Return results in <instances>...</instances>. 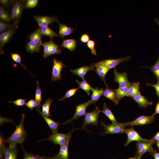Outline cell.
I'll return each mask as SVG.
<instances>
[{"label": "cell", "instance_id": "52a82bcc", "mask_svg": "<svg viewBox=\"0 0 159 159\" xmlns=\"http://www.w3.org/2000/svg\"><path fill=\"white\" fill-rule=\"evenodd\" d=\"M53 65L52 72L51 81H54L61 79V71L66 66L63 62L55 58L53 60Z\"/></svg>", "mask_w": 159, "mask_h": 159}, {"label": "cell", "instance_id": "be15d7a7", "mask_svg": "<svg viewBox=\"0 0 159 159\" xmlns=\"http://www.w3.org/2000/svg\"></svg>", "mask_w": 159, "mask_h": 159}, {"label": "cell", "instance_id": "603a6c76", "mask_svg": "<svg viewBox=\"0 0 159 159\" xmlns=\"http://www.w3.org/2000/svg\"><path fill=\"white\" fill-rule=\"evenodd\" d=\"M132 84V82L128 86L125 87H119L118 88L114 90L116 95L117 99L119 101L123 97L127 96L129 89Z\"/></svg>", "mask_w": 159, "mask_h": 159}, {"label": "cell", "instance_id": "7dc6e473", "mask_svg": "<svg viewBox=\"0 0 159 159\" xmlns=\"http://www.w3.org/2000/svg\"><path fill=\"white\" fill-rule=\"evenodd\" d=\"M90 37L87 34H83L82 35L80 38V42L82 43H87L89 40Z\"/></svg>", "mask_w": 159, "mask_h": 159}, {"label": "cell", "instance_id": "8fae6325", "mask_svg": "<svg viewBox=\"0 0 159 159\" xmlns=\"http://www.w3.org/2000/svg\"><path fill=\"white\" fill-rule=\"evenodd\" d=\"M154 115L149 116L141 115L134 120L127 122L128 126L144 125L152 123L154 120Z\"/></svg>", "mask_w": 159, "mask_h": 159}, {"label": "cell", "instance_id": "9a60e30c", "mask_svg": "<svg viewBox=\"0 0 159 159\" xmlns=\"http://www.w3.org/2000/svg\"><path fill=\"white\" fill-rule=\"evenodd\" d=\"M95 70L91 65L90 66H87L84 65L77 69H71L70 71L73 74L77 75L84 80L85 79L84 76L90 70L95 71Z\"/></svg>", "mask_w": 159, "mask_h": 159}, {"label": "cell", "instance_id": "ba28073f", "mask_svg": "<svg viewBox=\"0 0 159 159\" xmlns=\"http://www.w3.org/2000/svg\"><path fill=\"white\" fill-rule=\"evenodd\" d=\"M127 135V140L125 144V146H127L132 141L138 142L147 141L148 140L143 138L132 126L130 128H125L124 132Z\"/></svg>", "mask_w": 159, "mask_h": 159}, {"label": "cell", "instance_id": "db71d44e", "mask_svg": "<svg viewBox=\"0 0 159 159\" xmlns=\"http://www.w3.org/2000/svg\"><path fill=\"white\" fill-rule=\"evenodd\" d=\"M9 1L8 0H0V3L2 4L7 5L9 3Z\"/></svg>", "mask_w": 159, "mask_h": 159}, {"label": "cell", "instance_id": "5bb4252c", "mask_svg": "<svg viewBox=\"0 0 159 159\" xmlns=\"http://www.w3.org/2000/svg\"><path fill=\"white\" fill-rule=\"evenodd\" d=\"M36 109L46 121L49 127L52 130V133L57 132L59 127L60 125L59 122L55 121L49 117H46L43 115L42 114L39 108H37Z\"/></svg>", "mask_w": 159, "mask_h": 159}, {"label": "cell", "instance_id": "3957f363", "mask_svg": "<svg viewBox=\"0 0 159 159\" xmlns=\"http://www.w3.org/2000/svg\"><path fill=\"white\" fill-rule=\"evenodd\" d=\"M101 124L103 126L105 131L100 134L102 135L108 134H115L122 133L124 132L125 127L128 126L127 123H112L107 125L101 122Z\"/></svg>", "mask_w": 159, "mask_h": 159}, {"label": "cell", "instance_id": "6da1fadb", "mask_svg": "<svg viewBox=\"0 0 159 159\" xmlns=\"http://www.w3.org/2000/svg\"><path fill=\"white\" fill-rule=\"evenodd\" d=\"M25 115L22 114L20 123L16 125V129L13 133L6 140V142L9 145V147L14 148L18 144H22L24 141L26 134L24 126Z\"/></svg>", "mask_w": 159, "mask_h": 159}, {"label": "cell", "instance_id": "44dd1931", "mask_svg": "<svg viewBox=\"0 0 159 159\" xmlns=\"http://www.w3.org/2000/svg\"><path fill=\"white\" fill-rule=\"evenodd\" d=\"M102 95L113 101L116 105H118L119 101L117 99L114 90L106 88L103 90Z\"/></svg>", "mask_w": 159, "mask_h": 159}, {"label": "cell", "instance_id": "7bdbcfd3", "mask_svg": "<svg viewBox=\"0 0 159 159\" xmlns=\"http://www.w3.org/2000/svg\"><path fill=\"white\" fill-rule=\"evenodd\" d=\"M25 105L29 109L32 110L34 107H38V105L35 100L31 99L25 104Z\"/></svg>", "mask_w": 159, "mask_h": 159}, {"label": "cell", "instance_id": "c3c4849f", "mask_svg": "<svg viewBox=\"0 0 159 159\" xmlns=\"http://www.w3.org/2000/svg\"><path fill=\"white\" fill-rule=\"evenodd\" d=\"M146 85L153 87L155 90L156 95L159 97V81H157V83L155 84L147 83Z\"/></svg>", "mask_w": 159, "mask_h": 159}, {"label": "cell", "instance_id": "91938a15", "mask_svg": "<svg viewBox=\"0 0 159 159\" xmlns=\"http://www.w3.org/2000/svg\"><path fill=\"white\" fill-rule=\"evenodd\" d=\"M138 157V155H136L135 156L133 157L127 159H137Z\"/></svg>", "mask_w": 159, "mask_h": 159}, {"label": "cell", "instance_id": "4dcf8cb0", "mask_svg": "<svg viewBox=\"0 0 159 159\" xmlns=\"http://www.w3.org/2000/svg\"><path fill=\"white\" fill-rule=\"evenodd\" d=\"M69 141L60 146L59 152L57 154L63 159H69L68 158V145Z\"/></svg>", "mask_w": 159, "mask_h": 159}, {"label": "cell", "instance_id": "ffe728a7", "mask_svg": "<svg viewBox=\"0 0 159 159\" xmlns=\"http://www.w3.org/2000/svg\"><path fill=\"white\" fill-rule=\"evenodd\" d=\"M95 68L96 69L95 70V71L103 81L107 88L108 86L106 83L105 77L107 73L110 69L102 65L97 66Z\"/></svg>", "mask_w": 159, "mask_h": 159}, {"label": "cell", "instance_id": "f546056e", "mask_svg": "<svg viewBox=\"0 0 159 159\" xmlns=\"http://www.w3.org/2000/svg\"><path fill=\"white\" fill-rule=\"evenodd\" d=\"M76 82L79 85V88L84 90L88 96L90 94V91L91 90L92 87H91L85 79L82 81H80L76 80Z\"/></svg>", "mask_w": 159, "mask_h": 159}, {"label": "cell", "instance_id": "9f6ffc18", "mask_svg": "<svg viewBox=\"0 0 159 159\" xmlns=\"http://www.w3.org/2000/svg\"><path fill=\"white\" fill-rule=\"evenodd\" d=\"M49 157L45 156H38L37 159H50Z\"/></svg>", "mask_w": 159, "mask_h": 159}, {"label": "cell", "instance_id": "ac0fdd59", "mask_svg": "<svg viewBox=\"0 0 159 159\" xmlns=\"http://www.w3.org/2000/svg\"><path fill=\"white\" fill-rule=\"evenodd\" d=\"M59 25V33L60 37L62 38L73 33L74 29L63 24L58 23Z\"/></svg>", "mask_w": 159, "mask_h": 159}, {"label": "cell", "instance_id": "9c48e42d", "mask_svg": "<svg viewBox=\"0 0 159 159\" xmlns=\"http://www.w3.org/2000/svg\"><path fill=\"white\" fill-rule=\"evenodd\" d=\"M90 101L91 100H89L87 102L77 105L75 108V112L73 117L71 119L62 123V124L65 125L69 123L72 121L78 119L79 117L85 115L87 113L86 112L87 107L90 105Z\"/></svg>", "mask_w": 159, "mask_h": 159}, {"label": "cell", "instance_id": "8992f818", "mask_svg": "<svg viewBox=\"0 0 159 159\" xmlns=\"http://www.w3.org/2000/svg\"><path fill=\"white\" fill-rule=\"evenodd\" d=\"M154 143L151 139L147 141L137 142L136 144L137 148L136 155L142 157L146 152L151 153L154 150L153 145Z\"/></svg>", "mask_w": 159, "mask_h": 159}, {"label": "cell", "instance_id": "1f68e13d", "mask_svg": "<svg viewBox=\"0 0 159 159\" xmlns=\"http://www.w3.org/2000/svg\"><path fill=\"white\" fill-rule=\"evenodd\" d=\"M39 47L34 42L30 40L27 42L26 50L28 52L30 53L39 52Z\"/></svg>", "mask_w": 159, "mask_h": 159}, {"label": "cell", "instance_id": "94428289", "mask_svg": "<svg viewBox=\"0 0 159 159\" xmlns=\"http://www.w3.org/2000/svg\"><path fill=\"white\" fill-rule=\"evenodd\" d=\"M156 145L157 147V148H158L159 150V140L157 141L156 142Z\"/></svg>", "mask_w": 159, "mask_h": 159}, {"label": "cell", "instance_id": "83f0119b", "mask_svg": "<svg viewBox=\"0 0 159 159\" xmlns=\"http://www.w3.org/2000/svg\"><path fill=\"white\" fill-rule=\"evenodd\" d=\"M101 112L103 113L110 120L112 123L117 124L118 123L116 120L114 115L111 110L107 106L105 102L103 105V110Z\"/></svg>", "mask_w": 159, "mask_h": 159}, {"label": "cell", "instance_id": "5b68a950", "mask_svg": "<svg viewBox=\"0 0 159 159\" xmlns=\"http://www.w3.org/2000/svg\"><path fill=\"white\" fill-rule=\"evenodd\" d=\"M95 107L96 109L94 110L87 113L85 115L84 123L80 129H86L87 126L90 124L96 126L97 125L99 114L101 110L96 106Z\"/></svg>", "mask_w": 159, "mask_h": 159}, {"label": "cell", "instance_id": "7c38bea8", "mask_svg": "<svg viewBox=\"0 0 159 159\" xmlns=\"http://www.w3.org/2000/svg\"><path fill=\"white\" fill-rule=\"evenodd\" d=\"M23 5L21 1H16L14 5L11 14L10 18L14 20V23H18V20L19 19L23 8Z\"/></svg>", "mask_w": 159, "mask_h": 159}, {"label": "cell", "instance_id": "bcb514c9", "mask_svg": "<svg viewBox=\"0 0 159 159\" xmlns=\"http://www.w3.org/2000/svg\"><path fill=\"white\" fill-rule=\"evenodd\" d=\"M38 1V0H28L26 1V6L28 8L34 7L37 5Z\"/></svg>", "mask_w": 159, "mask_h": 159}, {"label": "cell", "instance_id": "681fc988", "mask_svg": "<svg viewBox=\"0 0 159 159\" xmlns=\"http://www.w3.org/2000/svg\"><path fill=\"white\" fill-rule=\"evenodd\" d=\"M5 122H11L14 123L13 120L11 119L6 118L0 116V125H2Z\"/></svg>", "mask_w": 159, "mask_h": 159}, {"label": "cell", "instance_id": "6125c7cd", "mask_svg": "<svg viewBox=\"0 0 159 159\" xmlns=\"http://www.w3.org/2000/svg\"><path fill=\"white\" fill-rule=\"evenodd\" d=\"M141 156L138 155V157L137 159H141Z\"/></svg>", "mask_w": 159, "mask_h": 159}, {"label": "cell", "instance_id": "d4e9b609", "mask_svg": "<svg viewBox=\"0 0 159 159\" xmlns=\"http://www.w3.org/2000/svg\"><path fill=\"white\" fill-rule=\"evenodd\" d=\"M140 83L139 82H132L127 95V97L132 98L137 95L140 94L139 91Z\"/></svg>", "mask_w": 159, "mask_h": 159}, {"label": "cell", "instance_id": "60d3db41", "mask_svg": "<svg viewBox=\"0 0 159 159\" xmlns=\"http://www.w3.org/2000/svg\"><path fill=\"white\" fill-rule=\"evenodd\" d=\"M5 139L2 134H0V153L4 154V153L6 148L5 147V144L6 143Z\"/></svg>", "mask_w": 159, "mask_h": 159}, {"label": "cell", "instance_id": "ab89813d", "mask_svg": "<svg viewBox=\"0 0 159 159\" xmlns=\"http://www.w3.org/2000/svg\"><path fill=\"white\" fill-rule=\"evenodd\" d=\"M95 42L93 40H90L87 43L86 46L90 49L92 54L97 55L96 50L95 48Z\"/></svg>", "mask_w": 159, "mask_h": 159}, {"label": "cell", "instance_id": "2e32d148", "mask_svg": "<svg viewBox=\"0 0 159 159\" xmlns=\"http://www.w3.org/2000/svg\"><path fill=\"white\" fill-rule=\"evenodd\" d=\"M15 32V29L11 28L2 33L0 35L1 49L10 39Z\"/></svg>", "mask_w": 159, "mask_h": 159}, {"label": "cell", "instance_id": "d6986e66", "mask_svg": "<svg viewBox=\"0 0 159 159\" xmlns=\"http://www.w3.org/2000/svg\"><path fill=\"white\" fill-rule=\"evenodd\" d=\"M77 44V41L74 39H67L63 40L60 46L65 48L72 52L76 49Z\"/></svg>", "mask_w": 159, "mask_h": 159}, {"label": "cell", "instance_id": "f5cc1de1", "mask_svg": "<svg viewBox=\"0 0 159 159\" xmlns=\"http://www.w3.org/2000/svg\"><path fill=\"white\" fill-rule=\"evenodd\" d=\"M156 114H159V97L158 102L156 104L155 110V112L153 115H154Z\"/></svg>", "mask_w": 159, "mask_h": 159}, {"label": "cell", "instance_id": "f907efd6", "mask_svg": "<svg viewBox=\"0 0 159 159\" xmlns=\"http://www.w3.org/2000/svg\"><path fill=\"white\" fill-rule=\"evenodd\" d=\"M151 154L153 155L154 159H159V152H157L156 149L154 150Z\"/></svg>", "mask_w": 159, "mask_h": 159}, {"label": "cell", "instance_id": "e0dca14e", "mask_svg": "<svg viewBox=\"0 0 159 159\" xmlns=\"http://www.w3.org/2000/svg\"><path fill=\"white\" fill-rule=\"evenodd\" d=\"M132 98L140 107L146 108L148 106L151 105L153 104L152 102L148 100L140 93L136 95Z\"/></svg>", "mask_w": 159, "mask_h": 159}, {"label": "cell", "instance_id": "ee69618b", "mask_svg": "<svg viewBox=\"0 0 159 159\" xmlns=\"http://www.w3.org/2000/svg\"><path fill=\"white\" fill-rule=\"evenodd\" d=\"M24 152L23 159H37L39 155L26 152L23 148Z\"/></svg>", "mask_w": 159, "mask_h": 159}, {"label": "cell", "instance_id": "6f0895ef", "mask_svg": "<svg viewBox=\"0 0 159 159\" xmlns=\"http://www.w3.org/2000/svg\"><path fill=\"white\" fill-rule=\"evenodd\" d=\"M155 22L159 26V20L158 18H156L155 19Z\"/></svg>", "mask_w": 159, "mask_h": 159}, {"label": "cell", "instance_id": "e575fe53", "mask_svg": "<svg viewBox=\"0 0 159 159\" xmlns=\"http://www.w3.org/2000/svg\"><path fill=\"white\" fill-rule=\"evenodd\" d=\"M149 68L156 77L157 81H159V56L155 64Z\"/></svg>", "mask_w": 159, "mask_h": 159}, {"label": "cell", "instance_id": "cb8c5ba5", "mask_svg": "<svg viewBox=\"0 0 159 159\" xmlns=\"http://www.w3.org/2000/svg\"><path fill=\"white\" fill-rule=\"evenodd\" d=\"M103 90H104L102 88L99 89L98 88H92L91 90L92 94L91 96V99L90 100V105L95 104L98 101L100 97L102 95Z\"/></svg>", "mask_w": 159, "mask_h": 159}, {"label": "cell", "instance_id": "11a10c76", "mask_svg": "<svg viewBox=\"0 0 159 159\" xmlns=\"http://www.w3.org/2000/svg\"><path fill=\"white\" fill-rule=\"evenodd\" d=\"M50 159H63L59 155L57 154L55 156H54L51 158H50Z\"/></svg>", "mask_w": 159, "mask_h": 159}, {"label": "cell", "instance_id": "74e56055", "mask_svg": "<svg viewBox=\"0 0 159 159\" xmlns=\"http://www.w3.org/2000/svg\"><path fill=\"white\" fill-rule=\"evenodd\" d=\"M61 49L59 46L52 41L49 53L50 56L54 54H59L61 53Z\"/></svg>", "mask_w": 159, "mask_h": 159}, {"label": "cell", "instance_id": "f6af8a7d", "mask_svg": "<svg viewBox=\"0 0 159 159\" xmlns=\"http://www.w3.org/2000/svg\"><path fill=\"white\" fill-rule=\"evenodd\" d=\"M26 100L25 99H19L14 101H9V103H13L16 106H22L25 105Z\"/></svg>", "mask_w": 159, "mask_h": 159}, {"label": "cell", "instance_id": "484cf974", "mask_svg": "<svg viewBox=\"0 0 159 159\" xmlns=\"http://www.w3.org/2000/svg\"><path fill=\"white\" fill-rule=\"evenodd\" d=\"M53 101L52 99L48 98L45 100L42 105H41L42 107V113L44 116L47 117H51L49 108Z\"/></svg>", "mask_w": 159, "mask_h": 159}, {"label": "cell", "instance_id": "816d5d0a", "mask_svg": "<svg viewBox=\"0 0 159 159\" xmlns=\"http://www.w3.org/2000/svg\"><path fill=\"white\" fill-rule=\"evenodd\" d=\"M155 143L159 140V131L151 139Z\"/></svg>", "mask_w": 159, "mask_h": 159}, {"label": "cell", "instance_id": "8d00e7d4", "mask_svg": "<svg viewBox=\"0 0 159 159\" xmlns=\"http://www.w3.org/2000/svg\"><path fill=\"white\" fill-rule=\"evenodd\" d=\"M79 87L74 88L70 89L67 91L64 95L62 98L58 100L59 101H63L66 99L70 97L73 96L78 90Z\"/></svg>", "mask_w": 159, "mask_h": 159}, {"label": "cell", "instance_id": "836d02e7", "mask_svg": "<svg viewBox=\"0 0 159 159\" xmlns=\"http://www.w3.org/2000/svg\"><path fill=\"white\" fill-rule=\"evenodd\" d=\"M52 41V40H51L49 42H46L42 44V46H43L44 48L43 57L44 58L50 56L49 53Z\"/></svg>", "mask_w": 159, "mask_h": 159}, {"label": "cell", "instance_id": "4316f807", "mask_svg": "<svg viewBox=\"0 0 159 159\" xmlns=\"http://www.w3.org/2000/svg\"><path fill=\"white\" fill-rule=\"evenodd\" d=\"M17 150L16 147L6 148L4 153V159H16Z\"/></svg>", "mask_w": 159, "mask_h": 159}, {"label": "cell", "instance_id": "d590c367", "mask_svg": "<svg viewBox=\"0 0 159 159\" xmlns=\"http://www.w3.org/2000/svg\"><path fill=\"white\" fill-rule=\"evenodd\" d=\"M0 18L3 21L9 22L11 20L7 12L1 6L0 7Z\"/></svg>", "mask_w": 159, "mask_h": 159}, {"label": "cell", "instance_id": "30bf717a", "mask_svg": "<svg viewBox=\"0 0 159 159\" xmlns=\"http://www.w3.org/2000/svg\"><path fill=\"white\" fill-rule=\"evenodd\" d=\"M114 73L115 77L114 81L118 82L119 87H125L130 84L128 80L127 74L126 72L119 73L115 68Z\"/></svg>", "mask_w": 159, "mask_h": 159}, {"label": "cell", "instance_id": "f1b7e54d", "mask_svg": "<svg viewBox=\"0 0 159 159\" xmlns=\"http://www.w3.org/2000/svg\"><path fill=\"white\" fill-rule=\"evenodd\" d=\"M40 32L42 35L49 37L51 40H52V38L55 37H60L58 34L52 30L48 26H43L40 28Z\"/></svg>", "mask_w": 159, "mask_h": 159}, {"label": "cell", "instance_id": "f35d334b", "mask_svg": "<svg viewBox=\"0 0 159 159\" xmlns=\"http://www.w3.org/2000/svg\"><path fill=\"white\" fill-rule=\"evenodd\" d=\"M11 56L14 62L20 64L23 68L26 69L25 66L22 63L20 55L17 53H11Z\"/></svg>", "mask_w": 159, "mask_h": 159}, {"label": "cell", "instance_id": "b9f144b4", "mask_svg": "<svg viewBox=\"0 0 159 159\" xmlns=\"http://www.w3.org/2000/svg\"><path fill=\"white\" fill-rule=\"evenodd\" d=\"M18 23H14L13 24H9L0 21V32H2L5 31L6 29H7L8 28H10L15 26Z\"/></svg>", "mask_w": 159, "mask_h": 159}, {"label": "cell", "instance_id": "277c9868", "mask_svg": "<svg viewBox=\"0 0 159 159\" xmlns=\"http://www.w3.org/2000/svg\"><path fill=\"white\" fill-rule=\"evenodd\" d=\"M131 58V57L128 56L117 59H105L91 65L94 68L98 66L102 65L110 69L115 68L119 64L122 62L128 61Z\"/></svg>", "mask_w": 159, "mask_h": 159}, {"label": "cell", "instance_id": "4fadbf2b", "mask_svg": "<svg viewBox=\"0 0 159 159\" xmlns=\"http://www.w3.org/2000/svg\"><path fill=\"white\" fill-rule=\"evenodd\" d=\"M34 18L40 28L48 26L54 22L59 23L57 18L53 16H35Z\"/></svg>", "mask_w": 159, "mask_h": 159}, {"label": "cell", "instance_id": "d6a6232c", "mask_svg": "<svg viewBox=\"0 0 159 159\" xmlns=\"http://www.w3.org/2000/svg\"><path fill=\"white\" fill-rule=\"evenodd\" d=\"M36 83L37 89L35 92V100L38 104L37 108H39L40 106L41 105V102L42 100V91L38 80H37Z\"/></svg>", "mask_w": 159, "mask_h": 159}, {"label": "cell", "instance_id": "7a4b0ae2", "mask_svg": "<svg viewBox=\"0 0 159 159\" xmlns=\"http://www.w3.org/2000/svg\"><path fill=\"white\" fill-rule=\"evenodd\" d=\"M74 129H73L69 132L63 134L58 132L52 133L49 137L42 140H49L55 145H59L61 146L68 141H69L71 138L72 134Z\"/></svg>", "mask_w": 159, "mask_h": 159}, {"label": "cell", "instance_id": "680465c9", "mask_svg": "<svg viewBox=\"0 0 159 159\" xmlns=\"http://www.w3.org/2000/svg\"><path fill=\"white\" fill-rule=\"evenodd\" d=\"M0 159H4V154H0Z\"/></svg>", "mask_w": 159, "mask_h": 159}, {"label": "cell", "instance_id": "7402d4cb", "mask_svg": "<svg viewBox=\"0 0 159 159\" xmlns=\"http://www.w3.org/2000/svg\"><path fill=\"white\" fill-rule=\"evenodd\" d=\"M40 28L37 29L29 36L30 40L34 42L38 46H42L43 43L41 40L42 35L40 34Z\"/></svg>", "mask_w": 159, "mask_h": 159}]
</instances>
